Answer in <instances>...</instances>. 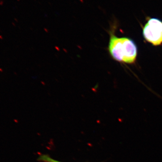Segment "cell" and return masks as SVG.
<instances>
[{"label":"cell","mask_w":162,"mask_h":162,"mask_svg":"<svg viewBox=\"0 0 162 162\" xmlns=\"http://www.w3.org/2000/svg\"><path fill=\"white\" fill-rule=\"evenodd\" d=\"M37 160L39 162H65L55 160L48 154H40L37 158Z\"/></svg>","instance_id":"3957f363"},{"label":"cell","mask_w":162,"mask_h":162,"mask_svg":"<svg viewBox=\"0 0 162 162\" xmlns=\"http://www.w3.org/2000/svg\"><path fill=\"white\" fill-rule=\"evenodd\" d=\"M115 28L112 27L110 35L108 51L114 60L120 63L132 64L137 55V47L133 40L127 37H118L115 34Z\"/></svg>","instance_id":"6da1fadb"},{"label":"cell","mask_w":162,"mask_h":162,"mask_svg":"<svg viewBox=\"0 0 162 162\" xmlns=\"http://www.w3.org/2000/svg\"><path fill=\"white\" fill-rule=\"evenodd\" d=\"M143 37L153 46L162 44V21L157 18H148L142 29Z\"/></svg>","instance_id":"7a4b0ae2"}]
</instances>
